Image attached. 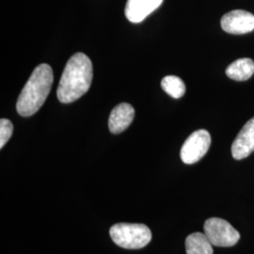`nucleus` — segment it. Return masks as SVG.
Masks as SVG:
<instances>
[{
  "label": "nucleus",
  "instance_id": "nucleus-6",
  "mask_svg": "<svg viewBox=\"0 0 254 254\" xmlns=\"http://www.w3.org/2000/svg\"><path fill=\"white\" fill-rule=\"evenodd\" d=\"M220 24L227 33L246 34L254 29V15L247 10L235 9L224 14Z\"/></svg>",
  "mask_w": 254,
  "mask_h": 254
},
{
  "label": "nucleus",
  "instance_id": "nucleus-4",
  "mask_svg": "<svg viewBox=\"0 0 254 254\" xmlns=\"http://www.w3.org/2000/svg\"><path fill=\"white\" fill-rule=\"evenodd\" d=\"M204 234L212 245L228 248L236 245L240 235L227 220L219 218H208L204 223Z\"/></svg>",
  "mask_w": 254,
  "mask_h": 254
},
{
  "label": "nucleus",
  "instance_id": "nucleus-10",
  "mask_svg": "<svg viewBox=\"0 0 254 254\" xmlns=\"http://www.w3.org/2000/svg\"><path fill=\"white\" fill-rule=\"evenodd\" d=\"M254 73V62L252 59L243 58L236 60L226 69V74L231 79L236 81H245Z\"/></svg>",
  "mask_w": 254,
  "mask_h": 254
},
{
  "label": "nucleus",
  "instance_id": "nucleus-3",
  "mask_svg": "<svg viewBox=\"0 0 254 254\" xmlns=\"http://www.w3.org/2000/svg\"><path fill=\"white\" fill-rule=\"evenodd\" d=\"M116 245L127 250H138L148 245L152 239L151 230L144 224L117 223L109 230Z\"/></svg>",
  "mask_w": 254,
  "mask_h": 254
},
{
  "label": "nucleus",
  "instance_id": "nucleus-5",
  "mask_svg": "<svg viewBox=\"0 0 254 254\" xmlns=\"http://www.w3.org/2000/svg\"><path fill=\"white\" fill-rule=\"evenodd\" d=\"M211 136L208 131L200 129L193 132L183 144L180 152L182 161L185 164L196 163L208 152Z\"/></svg>",
  "mask_w": 254,
  "mask_h": 254
},
{
  "label": "nucleus",
  "instance_id": "nucleus-11",
  "mask_svg": "<svg viewBox=\"0 0 254 254\" xmlns=\"http://www.w3.org/2000/svg\"><path fill=\"white\" fill-rule=\"evenodd\" d=\"M187 254H213V245L202 233L191 234L186 239Z\"/></svg>",
  "mask_w": 254,
  "mask_h": 254
},
{
  "label": "nucleus",
  "instance_id": "nucleus-13",
  "mask_svg": "<svg viewBox=\"0 0 254 254\" xmlns=\"http://www.w3.org/2000/svg\"><path fill=\"white\" fill-rule=\"evenodd\" d=\"M13 126L8 119L0 120V148L2 149L4 145L9 141L12 135Z\"/></svg>",
  "mask_w": 254,
  "mask_h": 254
},
{
  "label": "nucleus",
  "instance_id": "nucleus-7",
  "mask_svg": "<svg viewBox=\"0 0 254 254\" xmlns=\"http://www.w3.org/2000/svg\"><path fill=\"white\" fill-rule=\"evenodd\" d=\"M254 152V117L246 123L232 145V154L236 160L248 157Z\"/></svg>",
  "mask_w": 254,
  "mask_h": 254
},
{
  "label": "nucleus",
  "instance_id": "nucleus-12",
  "mask_svg": "<svg viewBox=\"0 0 254 254\" xmlns=\"http://www.w3.org/2000/svg\"><path fill=\"white\" fill-rule=\"evenodd\" d=\"M161 87L165 92L175 99H179L186 93V85L176 75L165 76L161 81Z\"/></svg>",
  "mask_w": 254,
  "mask_h": 254
},
{
  "label": "nucleus",
  "instance_id": "nucleus-2",
  "mask_svg": "<svg viewBox=\"0 0 254 254\" xmlns=\"http://www.w3.org/2000/svg\"><path fill=\"white\" fill-rule=\"evenodd\" d=\"M54 81L52 68L48 64L38 65L19 95L16 109L23 117L35 114L45 104Z\"/></svg>",
  "mask_w": 254,
  "mask_h": 254
},
{
  "label": "nucleus",
  "instance_id": "nucleus-8",
  "mask_svg": "<svg viewBox=\"0 0 254 254\" xmlns=\"http://www.w3.org/2000/svg\"><path fill=\"white\" fill-rule=\"evenodd\" d=\"M163 0H127L126 16L132 23H140L158 9Z\"/></svg>",
  "mask_w": 254,
  "mask_h": 254
},
{
  "label": "nucleus",
  "instance_id": "nucleus-9",
  "mask_svg": "<svg viewBox=\"0 0 254 254\" xmlns=\"http://www.w3.org/2000/svg\"><path fill=\"white\" fill-rule=\"evenodd\" d=\"M135 117V109L127 103H122L112 109L109 119V128L111 133L120 134L127 130Z\"/></svg>",
  "mask_w": 254,
  "mask_h": 254
},
{
  "label": "nucleus",
  "instance_id": "nucleus-1",
  "mask_svg": "<svg viewBox=\"0 0 254 254\" xmlns=\"http://www.w3.org/2000/svg\"><path fill=\"white\" fill-rule=\"evenodd\" d=\"M93 76L92 64L83 53L73 55L64 68L57 91L58 98L64 104L79 99L91 87Z\"/></svg>",
  "mask_w": 254,
  "mask_h": 254
}]
</instances>
